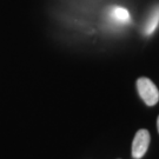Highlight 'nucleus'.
I'll list each match as a JSON object with an SVG mask.
<instances>
[{"instance_id":"39448f33","label":"nucleus","mask_w":159,"mask_h":159,"mask_svg":"<svg viewBox=\"0 0 159 159\" xmlns=\"http://www.w3.org/2000/svg\"><path fill=\"white\" fill-rule=\"evenodd\" d=\"M157 127H158V132H159V117H158V120H157Z\"/></svg>"},{"instance_id":"f257e3e1","label":"nucleus","mask_w":159,"mask_h":159,"mask_svg":"<svg viewBox=\"0 0 159 159\" xmlns=\"http://www.w3.org/2000/svg\"><path fill=\"white\" fill-rule=\"evenodd\" d=\"M137 90L144 102L148 106H153L159 100V91L153 81L148 78L142 77L137 80Z\"/></svg>"},{"instance_id":"f03ea898","label":"nucleus","mask_w":159,"mask_h":159,"mask_svg":"<svg viewBox=\"0 0 159 159\" xmlns=\"http://www.w3.org/2000/svg\"><path fill=\"white\" fill-rule=\"evenodd\" d=\"M150 144V133L148 130H139L132 143V157L140 159L146 153Z\"/></svg>"},{"instance_id":"7ed1b4c3","label":"nucleus","mask_w":159,"mask_h":159,"mask_svg":"<svg viewBox=\"0 0 159 159\" xmlns=\"http://www.w3.org/2000/svg\"><path fill=\"white\" fill-rule=\"evenodd\" d=\"M158 24H159V5L154 8L153 11L151 12L148 21H146L145 26H144V33L146 34V35H151L156 31Z\"/></svg>"},{"instance_id":"20e7f679","label":"nucleus","mask_w":159,"mask_h":159,"mask_svg":"<svg viewBox=\"0 0 159 159\" xmlns=\"http://www.w3.org/2000/svg\"><path fill=\"white\" fill-rule=\"evenodd\" d=\"M111 19H113L114 21L117 23H121L125 24L130 20V14L126 8H123V7H114L113 10L111 11Z\"/></svg>"}]
</instances>
